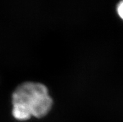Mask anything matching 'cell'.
<instances>
[{
	"mask_svg": "<svg viewBox=\"0 0 123 122\" xmlns=\"http://www.w3.org/2000/svg\"><path fill=\"white\" fill-rule=\"evenodd\" d=\"M12 103V116L19 120H25L32 116H45L51 108L53 100L44 84L26 82L16 88Z\"/></svg>",
	"mask_w": 123,
	"mask_h": 122,
	"instance_id": "6da1fadb",
	"label": "cell"
},
{
	"mask_svg": "<svg viewBox=\"0 0 123 122\" xmlns=\"http://www.w3.org/2000/svg\"><path fill=\"white\" fill-rule=\"evenodd\" d=\"M117 11L119 16L123 19V1L119 2L117 5Z\"/></svg>",
	"mask_w": 123,
	"mask_h": 122,
	"instance_id": "7a4b0ae2",
	"label": "cell"
}]
</instances>
